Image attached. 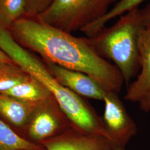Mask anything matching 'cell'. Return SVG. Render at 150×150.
Instances as JSON below:
<instances>
[{
  "label": "cell",
  "instance_id": "obj_15",
  "mask_svg": "<svg viewBox=\"0 0 150 150\" xmlns=\"http://www.w3.org/2000/svg\"><path fill=\"white\" fill-rule=\"evenodd\" d=\"M30 75L14 64L0 62V93L26 80Z\"/></svg>",
  "mask_w": 150,
  "mask_h": 150
},
{
  "label": "cell",
  "instance_id": "obj_13",
  "mask_svg": "<svg viewBox=\"0 0 150 150\" xmlns=\"http://www.w3.org/2000/svg\"><path fill=\"white\" fill-rule=\"evenodd\" d=\"M0 150H46L17 134L0 118Z\"/></svg>",
  "mask_w": 150,
  "mask_h": 150
},
{
  "label": "cell",
  "instance_id": "obj_2",
  "mask_svg": "<svg viewBox=\"0 0 150 150\" xmlns=\"http://www.w3.org/2000/svg\"><path fill=\"white\" fill-rule=\"evenodd\" d=\"M144 27L141 10L137 7L126 12L112 26L87 38L98 54L114 63L127 86L140 68L138 37Z\"/></svg>",
  "mask_w": 150,
  "mask_h": 150
},
{
  "label": "cell",
  "instance_id": "obj_10",
  "mask_svg": "<svg viewBox=\"0 0 150 150\" xmlns=\"http://www.w3.org/2000/svg\"><path fill=\"white\" fill-rule=\"evenodd\" d=\"M38 103L0 93V118L21 136Z\"/></svg>",
  "mask_w": 150,
  "mask_h": 150
},
{
  "label": "cell",
  "instance_id": "obj_9",
  "mask_svg": "<svg viewBox=\"0 0 150 150\" xmlns=\"http://www.w3.org/2000/svg\"><path fill=\"white\" fill-rule=\"evenodd\" d=\"M138 50L141 72L137 79L129 85L125 98L131 102H139L150 91V29L143 27L138 37Z\"/></svg>",
  "mask_w": 150,
  "mask_h": 150
},
{
  "label": "cell",
  "instance_id": "obj_19",
  "mask_svg": "<svg viewBox=\"0 0 150 150\" xmlns=\"http://www.w3.org/2000/svg\"><path fill=\"white\" fill-rule=\"evenodd\" d=\"M0 62L15 64L6 54L0 49Z\"/></svg>",
  "mask_w": 150,
  "mask_h": 150
},
{
  "label": "cell",
  "instance_id": "obj_14",
  "mask_svg": "<svg viewBox=\"0 0 150 150\" xmlns=\"http://www.w3.org/2000/svg\"><path fill=\"white\" fill-rule=\"evenodd\" d=\"M27 0H0V25L8 29L26 15Z\"/></svg>",
  "mask_w": 150,
  "mask_h": 150
},
{
  "label": "cell",
  "instance_id": "obj_17",
  "mask_svg": "<svg viewBox=\"0 0 150 150\" xmlns=\"http://www.w3.org/2000/svg\"><path fill=\"white\" fill-rule=\"evenodd\" d=\"M139 105L140 108L145 112H150V91L142 97L139 100Z\"/></svg>",
  "mask_w": 150,
  "mask_h": 150
},
{
  "label": "cell",
  "instance_id": "obj_16",
  "mask_svg": "<svg viewBox=\"0 0 150 150\" xmlns=\"http://www.w3.org/2000/svg\"><path fill=\"white\" fill-rule=\"evenodd\" d=\"M53 0H27L25 16L36 17L45 11Z\"/></svg>",
  "mask_w": 150,
  "mask_h": 150
},
{
  "label": "cell",
  "instance_id": "obj_11",
  "mask_svg": "<svg viewBox=\"0 0 150 150\" xmlns=\"http://www.w3.org/2000/svg\"><path fill=\"white\" fill-rule=\"evenodd\" d=\"M0 93L32 103L41 102L53 96L43 83L31 75L26 80Z\"/></svg>",
  "mask_w": 150,
  "mask_h": 150
},
{
  "label": "cell",
  "instance_id": "obj_4",
  "mask_svg": "<svg viewBox=\"0 0 150 150\" xmlns=\"http://www.w3.org/2000/svg\"><path fill=\"white\" fill-rule=\"evenodd\" d=\"M115 0H53L36 17L71 33L81 30L105 16Z\"/></svg>",
  "mask_w": 150,
  "mask_h": 150
},
{
  "label": "cell",
  "instance_id": "obj_7",
  "mask_svg": "<svg viewBox=\"0 0 150 150\" xmlns=\"http://www.w3.org/2000/svg\"><path fill=\"white\" fill-rule=\"evenodd\" d=\"M45 64L51 75L62 86L81 96L103 100L107 90L100 82L89 75L54 64Z\"/></svg>",
  "mask_w": 150,
  "mask_h": 150
},
{
  "label": "cell",
  "instance_id": "obj_3",
  "mask_svg": "<svg viewBox=\"0 0 150 150\" xmlns=\"http://www.w3.org/2000/svg\"><path fill=\"white\" fill-rule=\"evenodd\" d=\"M18 65L40 81L52 93L74 127L86 134L110 140L100 117L82 97L62 86L51 75L42 59L30 52L22 54Z\"/></svg>",
  "mask_w": 150,
  "mask_h": 150
},
{
  "label": "cell",
  "instance_id": "obj_6",
  "mask_svg": "<svg viewBox=\"0 0 150 150\" xmlns=\"http://www.w3.org/2000/svg\"><path fill=\"white\" fill-rule=\"evenodd\" d=\"M102 122L116 150H126L129 140L137 133V126L129 116L118 93L107 91L103 98Z\"/></svg>",
  "mask_w": 150,
  "mask_h": 150
},
{
  "label": "cell",
  "instance_id": "obj_18",
  "mask_svg": "<svg viewBox=\"0 0 150 150\" xmlns=\"http://www.w3.org/2000/svg\"><path fill=\"white\" fill-rule=\"evenodd\" d=\"M141 12L144 26L150 29V5L148 6L145 10H141Z\"/></svg>",
  "mask_w": 150,
  "mask_h": 150
},
{
  "label": "cell",
  "instance_id": "obj_5",
  "mask_svg": "<svg viewBox=\"0 0 150 150\" xmlns=\"http://www.w3.org/2000/svg\"><path fill=\"white\" fill-rule=\"evenodd\" d=\"M74 127L54 96L39 102L21 136L34 144L41 145L46 140Z\"/></svg>",
  "mask_w": 150,
  "mask_h": 150
},
{
  "label": "cell",
  "instance_id": "obj_12",
  "mask_svg": "<svg viewBox=\"0 0 150 150\" xmlns=\"http://www.w3.org/2000/svg\"><path fill=\"white\" fill-rule=\"evenodd\" d=\"M145 0H120L112 8L108 11L107 13L102 18L91 23L81 30L87 38H92L95 36L102 28L105 27L106 24L110 20L120 16L123 13L137 8L138 6Z\"/></svg>",
  "mask_w": 150,
  "mask_h": 150
},
{
  "label": "cell",
  "instance_id": "obj_1",
  "mask_svg": "<svg viewBox=\"0 0 150 150\" xmlns=\"http://www.w3.org/2000/svg\"><path fill=\"white\" fill-rule=\"evenodd\" d=\"M7 30L17 43L39 54L45 63L86 74L107 91L121 90L124 80L120 71L97 52L87 38L76 37L36 17L23 16Z\"/></svg>",
  "mask_w": 150,
  "mask_h": 150
},
{
  "label": "cell",
  "instance_id": "obj_8",
  "mask_svg": "<svg viewBox=\"0 0 150 150\" xmlns=\"http://www.w3.org/2000/svg\"><path fill=\"white\" fill-rule=\"evenodd\" d=\"M46 150H116L108 139L81 132L74 127L41 144Z\"/></svg>",
  "mask_w": 150,
  "mask_h": 150
}]
</instances>
